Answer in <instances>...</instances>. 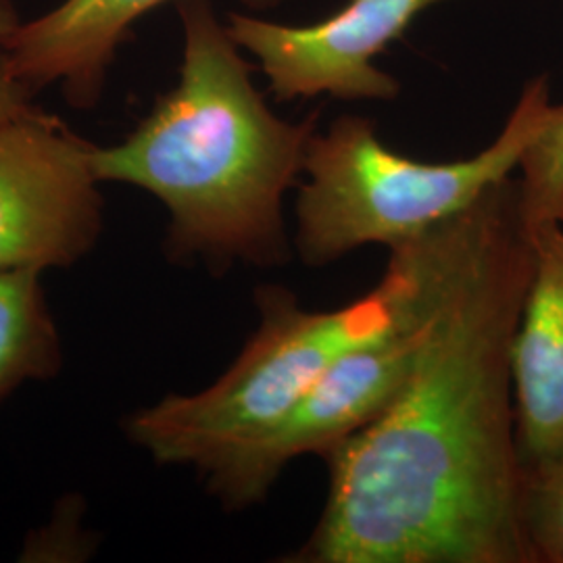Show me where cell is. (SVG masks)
Listing matches in <instances>:
<instances>
[{"instance_id":"52a82bcc","label":"cell","mask_w":563,"mask_h":563,"mask_svg":"<svg viewBox=\"0 0 563 563\" xmlns=\"http://www.w3.org/2000/svg\"><path fill=\"white\" fill-rule=\"evenodd\" d=\"M444 0H346L339 13L313 25H282L232 13V41L260 60L280 101L330 95L344 101H390L401 84L374 59L401 38L409 23Z\"/></svg>"},{"instance_id":"7a4b0ae2","label":"cell","mask_w":563,"mask_h":563,"mask_svg":"<svg viewBox=\"0 0 563 563\" xmlns=\"http://www.w3.org/2000/svg\"><path fill=\"white\" fill-rule=\"evenodd\" d=\"M178 13L180 80L125 141L92 146L95 174L163 202L172 257L280 265L282 202L302 174L318 113L292 123L267 107L209 0H180Z\"/></svg>"},{"instance_id":"5bb4252c","label":"cell","mask_w":563,"mask_h":563,"mask_svg":"<svg viewBox=\"0 0 563 563\" xmlns=\"http://www.w3.org/2000/svg\"><path fill=\"white\" fill-rule=\"evenodd\" d=\"M21 20L13 0H0V51L20 27Z\"/></svg>"},{"instance_id":"6da1fadb","label":"cell","mask_w":563,"mask_h":563,"mask_svg":"<svg viewBox=\"0 0 563 563\" xmlns=\"http://www.w3.org/2000/svg\"><path fill=\"white\" fill-rule=\"evenodd\" d=\"M428 323L401 388L323 455L299 563H532L520 514L514 341L532 274L518 180L422 236Z\"/></svg>"},{"instance_id":"7c38bea8","label":"cell","mask_w":563,"mask_h":563,"mask_svg":"<svg viewBox=\"0 0 563 563\" xmlns=\"http://www.w3.org/2000/svg\"><path fill=\"white\" fill-rule=\"evenodd\" d=\"M520 514L532 563H563V444L523 463Z\"/></svg>"},{"instance_id":"8992f818","label":"cell","mask_w":563,"mask_h":563,"mask_svg":"<svg viewBox=\"0 0 563 563\" xmlns=\"http://www.w3.org/2000/svg\"><path fill=\"white\" fill-rule=\"evenodd\" d=\"M92 144L36 107L0 123V272L67 267L99 241Z\"/></svg>"},{"instance_id":"277c9868","label":"cell","mask_w":563,"mask_h":563,"mask_svg":"<svg viewBox=\"0 0 563 563\" xmlns=\"http://www.w3.org/2000/svg\"><path fill=\"white\" fill-rule=\"evenodd\" d=\"M551 107L547 78L523 86L501 134L462 162H416L380 142L374 121L342 115L313 134L297 199L295 246L320 267L367 246L416 241L511 178Z\"/></svg>"},{"instance_id":"8fae6325","label":"cell","mask_w":563,"mask_h":563,"mask_svg":"<svg viewBox=\"0 0 563 563\" xmlns=\"http://www.w3.org/2000/svg\"><path fill=\"white\" fill-rule=\"evenodd\" d=\"M518 201L528 236L563 225V104H553L523 153Z\"/></svg>"},{"instance_id":"3957f363","label":"cell","mask_w":563,"mask_h":563,"mask_svg":"<svg viewBox=\"0 0 563 563\" xmlns=\"http://www.w3.org/2000/svg\"><path fill=\"white\" fill-rule=\"evenodd\" d=\"M413 286V262L401 244L390 249L380 284L330 311H311L280 286L257 292L260 325L222 378L192 395H169L136 411L128 437L155 462L205 472L301 401L349 349L397 320Z\"/></svg>"},{"instance_id":"ba28073f","label":"cell","mask_w":563,"mask_h":563,"mask_svg":"<svg viewBox=\"0 0 563 563\" xmlns=\"http://www.w3.org/2000/svg\"><path fill=\"white\" fill-rule=\"evenodd\" d=\"M163 2L169 0H63L41 18L21 21L4 53L34 92L59 84L74 107H92L130 27ZM246 2L265 7L274 0Z\"/></svg>"},{"instance_id":"5b68a950","label":"cell","mask_w":563,"mask_h":563,"mask_svg":"<svg viewBox=\"0 0 563 563\" xmlns=\"http://www.w3.org/2000/svg\"><path fill=\"white\" fill-rule=\"evenodd\" d=\"M405 244L413 286L397 320L332 363L280 422L201 472L225 507L260 504L286 465L302 455L323 457L393 401L420 349L430 305L422 239Z\"/></svg>"},{"instance_id":"4fadbf2b","label":"cell","mask_w":563,"mask_h":563,"mask_svg":"<svg viewBox=\"0 0 563 563\" xmlns=\"http://www.w3.org/2000/svg\"><path fill=\"white\" fill-rule=\"evenodd\" d=\"M32 97H34V90L15 76L9 57L2 48L0 51V123L32 111L34 109Z\"/></svg>"},{"instance_id":"30bf717a","label":"cell","mask_w":563,"mask_h":563,"mask_svg":"<svg viewBox=\"0 0 563 563\" xmlns=\"http://www.w3.org/2000/svg\"><path fill=\"white\" fill-rule=\"evenodd\" d=\"M60 362L59 332L42 292L41 272H0V401L23 383L55 376Z\"/></svg>"},{"instance_id":"9c48e42d","label":"cell","mask_w":563,"mask_h":563,"mask_svg":"<svg viewBox=\"0 0 563 563\" xmlns=\"http://www.w3.org/2000/svg\"><path fill=\"white\" fill-rule=\"evenodd\" d=\"M530 241L532 274L514 341L522 465L563 444V225Z\"/></svg>"}]
</instances>
